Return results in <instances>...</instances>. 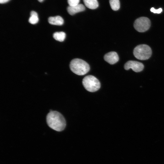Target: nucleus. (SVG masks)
<instances>
[{
    "instance_id": "obj_17",
    "label": "nucleus",
    "mask_w": 164,
    "mask_h": 164,
    "mask_svg": "<svg viewBox=\"0 0 164 164\" xmlns=\"http://www.w3.org/2000/svg\"><path fill=\"white\" fill-rule=\"evenodd\" d=\"M38 1L40 2H43L44 0H38Z\"/></svg>"
},
{
    "instance_id": "obj_6",
    "label": "nucleus",
    "mask_w": 164,
    "mask_h": 164,
    "mask_svg": "<svg viewBox=\"0 0 164 164\" xmlns=\"http://www.w3.org/2000/svg\"><path fill=\"white\" fill-rule=\"evenodd\" d=\"M143 64L139 62L130 60L127 62L125 64L124 68L126 70L131 68L135 72H138L142 71L144 68Z\"/></svg>"
},
{
    "instance_id": "obj_8",
    "label": "nucleus",
    "mask_w": 164,
    "mask_h": 164,
    "mask_svg": "<svg viewBox=\"0 0 164 164\" xmlns=\"http://www.w3.org/2000/svg\"><path fill=\"white\" fill-rule=\"evenodd\" d=\"M85 7L84 5L81 4L73 6H69L67 9L68 13L70 15H73L75 14L83 11L84 10Z\"/></svg>"
},
{
    "instance_id": "obj_5",
    "label": "nucleus",
    "mask_w": 164,
    "mask_h": 164,
    "mask_svg": "<svg viewBox=\"0 0 164 164\" xmlns=\"http://www.w3.org/2000/svg\"><path fill=\"white\" fill-rule=\"evenodd\" d=\"M150 25V21L149 18L142 17L138 18L135 20L134 26L137 31L143 32L149 29Z\"/></svg>"
},
{
    "instance_id": "obj_2",
    "label": "nucleus",
    "mask_w": 164,
    "mask_h": 164,
    "mask_svg": "<svg viewBox=\"0 0 164 164\" xmlns=\"http://www.w3.org/2000/svg\"><path fill=\"white\" fill-rule=\"evenodd\" d=\"M70 68L73 73L79 75H83L89 70V64L84 60L78 58L72 60L70 64Z\"/></svg>"
},
{
    "instance_id": "obj_11",
    "label": "nucleus",
    "mask_w": 164,
    "mask_h": 164,
    "mask_svg": "<svg viewBox=\"0 0 164 164\" xmlns=\"http://www.w3.org/2000/svg\"><path fill=\"white\" fill-rule=\"evenodd\" d=\"M66 36L65 33L63 32H56L53 35V37L55 40L61 42L64 40Z\"/></svg>"
},
{
    "instance_id": "obj_3",
    "label": "nucleus",
    "mask_w": 164,
    "mask_h": 164,
    "mask_svg": "<svg viewBox=\"0 0 164 164\" xmlns=\"http://www.w3.org/2000/svg\"><path fill=\"white\" fill-rule=\"evenodd\" d=\"M82 84L85 89L90 92H94L98 90L101 87L99 80L95 77L89 75L83 79Z\"/></svg>"
},
{
    "instance_id": "obj_14",
    "label": "nucleus",
    "mask_w": 164,
    "mask_h": 164,
    "mask_svg": "<svg viewBox=\"0 0 164 164\" xmlns=\"http://www.w3.org/2000/svg\"><path fill=\"white\" fill-rule=\"evenodd\" d=\"M80 0H68V3L69 6H73L78 5Z\"/></svg>"
},
{
    "instance_id": "obj_12",
    "label": "nucleus",
    "mask_w": 164,
    "mask_h": 164,
    "mask_svg": "<svg viewBox=\"0 0 164 164\" xmlns=\"http://www.w3.org/2000/svg\"><path fill=\"white\" fill-rule=\"evenodd\" d=\"M30 16L29 19V22L32 24H35L38 22L39 18L37 13L36 12L32 11L30 12Z\"/></svg>"
},
{
    "instance_id": "obj_1",
    "label": "nucleus",
    "mask_w": 164,
    "mask_h": 164,
    "mask_svg": "<svg viewBox=\"0 0 164 164\" xmlns=\"http://www.w3.org/2000/svg\"><path fill=\"white\" fill-rule=\"evenodd\" d=\"M46 120L50 128L58 132L63 130L66 126V120L64 117L56 111L50 112L47 115Z\"/></svg>"
},
{
    "instance_id": "obj_10",
    "label": "nucleus",
    "mask_w": 164,
    "mask_h": 164,
    "mask_svg": "<svg viewBox=\"0 0 164 164\" xmlns=\"http://www.w3.org/2000/svg\"><path fill=\"white\" fill-rule=\"evenodd\" d=\"M83 1L85 6L91 9H95L99 5L97 0H83Z\"/></svg>"
},
{
    "instance_id": "obj_4",
    "label": "nucleus",
    "mask_w": 164,
    "mask_h": 164,
    "mask_svg": "<svg viewBox=\"0 0 164 164\" xmlns=\"http://www.w3.org/2000/svg\"><path fill=\"white\" fill-rule=\"evenodd\" d=\"M152 51L150 47L145 44L137 46L134 49L133 54L137 59L144 60L148 59L151 56Z\"/></svg>"
},
{
    "instance_id": "obj_13",
    "label": "nucleus",
    "mask_w": 164,
    "mask_h": 164,
    "mask_svg": "<svg viewBox=\"0 0 164 164\" xmlns=\"http://www.w3.org/2000/svg\"><path fill=\"white\" fill-rule=\"evenodd\" d=\"M109 3L111 9L114 11H117L120 7L119 0H109Z\"/></svg>"
},
{
    "instance_id": "obj_16",
    "label": "nucleus",
    "mask_w": 164,
    "mask_h": 164,
    "mask_svg": "<svg viewBox=\"0 0 164 164\" xmlns=\"http://www.w3.org/2000/svg\"><path fill=\"white\" fill-rule=\"evenodd\" d=\"M9 0H0V3L1 4H3L6 3L8 2Z\"/></svg>"
},
{
    "instance_id": "obj_15",
    "label": "nucleus",
    "mask_w": 164,
    "mask_h": 164,
    "mask_svg": "<svg viewBox=\"0 0 164 164\" xmlns=\"http://www.w3.org/2000/svg\"><path fill=\"white\" fill-rule=\"evenodd\" d=\"M150 11L155 13L159 14L162 11V9L160 8L157 9H155L154 8H152L150 9Z\"/></svg>"
},
{
    "instance_id": "obj_9",
    "label": "nucleus",
    "mask_w": 164,
    "mask_h": 164,
    "mask_svg": "<svg viewBox=\"0 0 164 164\" xmlns=\"http://www.w3.org/2000/svg\"><path fill=\"white\" fill-rule=\"evenodd\" d=\"M48 21L49 23L51 25L61 26L64 23V20L62 17L60 16L50 17L49 18Z\"/></svg>"
},
{
    "instance_id": "obj_7",
    "label": "nucleus",
    "mask_w": 164,
    "mask_h": 164,
    "mask_svg": "<svg viewBox=\"0 0 164 164\" xmlns=\"http://www.w3.org/2000/svg\"><path fill=\"white\" fill-rule=\"evenodd\" d=\"M104 60L111 64L116 63L119 60V57L115 52H111L106 54L104 56Z\"/></svg>"
}]
</instances>
